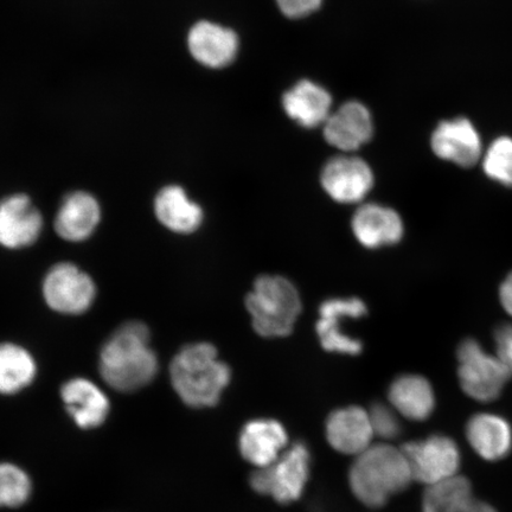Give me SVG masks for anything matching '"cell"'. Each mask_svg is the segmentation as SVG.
<instances>
[{
  "label": "cell",
  "mask_w": 512,
  "mask_h": 512,
  "mask_svg": "<svg viewBox=\"0 0 512 512\" xmlns=\"http://www.w3.org/2000/svg\"><path fill=\"white\" fill-rule=\"evenodd\" d=\"M99 369L108 386L123 393L136 392L155 379L158 358L147 326L140 322L121 325L102 347Z\"/></svg>",
  "instance_id": "6da1fadb"
},
{
  "label": "cell",
  "mask_w": 512,
  "mask_h": 512,
  "mask_svg": "<svg viewBox=\"0 0 512 512\" xmlns=\"http://www.w3.org/2000/svg\"><path fill=\"white\" fill-rule=\"evenodd\" d=\"M172 387L185 405L194 408L213 407L232 380V371L220 361L214 345H187L172 360Z\"/></svg>",
  "instance_id": "7a4b0ae2"
},
{
  "label": "cell",
  "mask_w": 512,
  "mask_h": 512,
  "mask_svg": "<svg viewBox=\"0 0 512 512\" xmlns=\"http://www.w3.org/2000/svg\"><path fill=\"white\" fill-rule=\"evenodd\" d=\"M350 486L358 501L380 508L393 495L413 482L412 472L401 448L371 445L355 459L350 469Z\"/></svg>",
  "instance_id": "3957f363"
},
{
  "label": "cell",
  "mask_w": 512,
  "mask_h": 512,
  "mask_svg": "<svg viewBox=\"0 0 512 512\" xmlns=\"http://www.w3.org/2000/svg\"><path fill=\"white\" fill-rule=\"evenodd\" d=\"M246 307L256 334L265 338L286 337L302 312V299L290 280L280 275H262L248 293Z\"/></svg>",
  "instance_id": "277c9868"
},
{
  "label": "cell",
  "mask_w": 512,
  "mask_h": 512,
  "mask_svg": "<svg viewBox=\"0 0 512 512\" xmlns=\"http://www.w3.org/2000/svg\"><path fill=\"white\" fill-rule=\"evenodd\" d=\"M458 376L463 392L472 400L488 403L501 396L511 375L497 355H490L473 338L459 344Z\"/></svg>",
  "instance_id": "5b68a950"
},
{
  "label": "cell",
  "mask_w": 512,
  "mask_h": 512,
  "mask_svg": "<svg viewBox=\"0 0 512 512\" xmlns=\"http://www.w3.org/2000/svg\"><path fill=\"white\" fill-rule=\"evenodd\" d=\"M310 452L302 443L292 445L275 462L256 470L251 477L258 494L271 496L279 503H291L303 495L310 475Z\"/></svg>",
  "instance_id": "8992f818"
},
{
  "label": "cell",
  "mask_w": 512,
  "mask_h": 512,
  "mask_svg": "<svg viewBox=\"0 0 512 512\" xmlns=\"http://www.w3.org/2000/svg\"><path fill=\"white\" fill-rule=\"evenodd\" d=\"M411 469L413 480L430 486L458 476L462 453L453 439L435 434L401 447Z\"/></svg>",
  "instance_id": "52a82bcc"
},
{
  "label": "cell",
  "mask_w": 512,
  "mask_h": 512,
  "mask_svg": "<svg viewBox=\"0 0 512 512\" xmlns=\"http://www.w3.org/2000/svg\"><path fill=\"white\" fill-rule=\"evenodd\" d=\"M43 297L51 310L62 315H81L93 305L94 281L78 266L62 262L47 273L43 281Z\"/></svg>",
  "instance_id": "ba28073f"
},
{
  "label": "cell",
  "mask_w": 512,
  "mask_h": 512,
  "mask_svg": "<svg viewBox=\"0 0 512 512\" xmlns=\"http://www.w3.org/2000/svg\"><path fill=\"white\" fill-rule=\"evenodd\" d=\"M367 312V306L360 298L330 299L320 305L316 331L323 349L342 355L361 354L362 342L345 335L342 325L345 319L361 318Z\"/></svg>",
  "instance_id": "9c48e42d"
},
{
  "label": "cell",
  "mask_w": 512,
  "mask_h": 512,
  "mask_svg": "<svg viewBox=\"0 0 512 512\" xmlns=\"http://www.w3.org/2000/svg\"><path fill=\"white\" fill-rule=\"evenodd\" d=\"M322 185L332 200L358 203L373 189L374 175L370 166L357 157H336L324 166Z\"/></svg>",
  "instance_id": "30bf717a"
},
{
  "label": "cell",
  "mask_w": 512,
  "mask_h": 512,
  "mask_svg": "<svg viewBox=\"0 0 512 512\" xmlns=\"http://www.w3.org/2000/svg\"><path fill=\"white\" fill-rule=\"evenodd\" d=\"M42 229V215L27 195H12L0 202V246L21 249L34 245Z\"/></svg>",
  "instance_id": "8fae6325"
},
{
  "label": "cell",
  "mask_w": 512,
  "mask_h": 512,
  "mask_svg": "<svg viewBox=\"0 0 512 512\" xmlns=\"http://www.w3.org/2000/svg\"><path fill=\"white\" fill-rule=\"evenodd\" d=\"M373 118L366 106L349 101L330 114L324 124L326 142L341 151H356L373 136Z\"/></svg>",
  "instance_id": "7c38bea8"
},
{
  "label": "cell",
  "mask_w": 512,
  "mask_h": 512,
  "mask_svg": "<svg viewBox=\"0 0 512 512\" xmlns=\"http://www.w3.org/2000/svg\"><path fill=\"white\" fill-rule=\"evenodd\" d=\"M432 149L439 158L462 168H471L482 156V140L465 118L444 121L432 136Z\"/></svg>",
  "instance_id": "4fadbf2b"
},
{
  "label": "cell",
  "mask_w": 512,
  "mask_h": 512,
  "mask_svg": "<svg viewBox=\"0 0 512 512\" xmlns=\"http://www.w3.org/2000/svg\"><path fill=\"white\" fill-rule=\"evenodd\" d=\"M188 47L197 62L219 69L235 60L239 51V37L233 30L202 21L191 28Z\"/></svg>",
  "instance_id": "5bb4252c"
},
{
  "label": "cell",
  "mask_w": 512,
  "mask_h": 512,
  "mask_svg": "<svg viewBox=\"0 0 512 512\" xmlns=\"http://www.w3.org/2000/svg\"><path fill=\"white\" fill-rule=\"evenodd\" d=\"M374 437L369 412L361 407L337 409L326 421V438L338 452L358 456L368 450Z\"/></svg>",
  "instance_id": "9a60e30c"
},
{
  "label": "cell",
  "mask_w": 512,
  "mask_h": 512,
  "mask_svg": "<svg viewBox=\"0 0 512 512\" xmlns=\"http://www.w3.org/2000/svg\"><path fill=\"white\" fill-rule=\"evenodd\" d=\"M351 226L357 241L370 249L396 245L405 232L401 217L395 210L375 203L358 208Z\"/></svg>",
  "instance_id": "2e32d148"
},
{
  "label": "cell",
  "mask_w": 512,
  "mask_h": 512,
  "mask_svg": "<svg viewBox=\"0 0 512 512\" xmlns=\"http://www.w3.org/2000/svg\"><path fill=\"white\" fill-rule=\"evenodd\" d=\"M287 433L280 422L272 419L249 421L240 434L242 457L262 469L272 465L286 450Z\"/></svg>",
  "instance_id": "e0dca14e"
},
{
  "label": "cell",
  "mask_w": 512,
  "mask_h": 512,
  "mask_svg": "<svg viewBox=\"0 0 512 512\" xmlns=\"http://www.w3.org/2000/svg\"><path fill=\"white\" fill-rule=\"evenodd\" d=\"M101 220L99 202L85 191H75L64 198L55 217V230L69 242H82L93 235Z\"/></svg>",
  "instance_id": "ac0fdd59"
},
{
  "label": "cell",
  "mask_w": 512,
  "mask_h": 512,
  "mask_svg": "<svg viewBox=\"0 0 512 512\" xmlns=\"http://www.w3.org/2000/svg\"><path fill=\"white\" fill-rule=\"evenodd\" d=\"M61 398L75 424L83 430L101 426L110 413L107 395L87 379H73L64 383Z\"/></svg>",
  "instance_id": "d6986e66"
},
{
  "label": "cell",
  "mask_w": 512,
  "mask_h": 512,
  "mask_svg": "<svg viewBox=\"0 0 512 512\" xmlns=\"http://www.w3.org/2000/svg\"><path fill=\"white\" fill-rule=\"evenodd\" d=\"M466 438L472 450L488 462H499L512 451V427L503 416L479 413L467 421Z\"/></svg>",
  "instance_id": "ffe728a7"
},
{
  "label": "cell",
  "mask_w": 512,
  "mask_h": 512,
  "mask_svg": "<svg viewBox=\"0 0 512 512\" xmlns=\"http://www.w3.org/2000/svg\"><path fill=\"white\" fill-rule=\"evenodd\" d=\"M331 105L330 93L309 80L298 82L283 98L288 117L306 128L324 125L330 117Z\"/></svg>",
  "instance_id": "44dd1931"
},
{
  "label": "cell",
  "mask_w": 512,
  "mask_h": 512,
  "mask_svg": "<svg viewBox=\"0 0 512 512\" xmlns=\"http://www.w3.org/2000/svg\"><path fill=\"white\" fill-rule=\"evenodd\" d=\"M422 512H497L473 494L470 480L456 476L430 486L422 501Z\"/></svg>",
  "instance_id": "7402d4cb"
},
{
  "label": "cell",
  "mask_w": 512,
  "mask_h": 512,
  "mask_svg": "<svg viewBox=\"0 0 512 512\" xmlns=\"http://www.w3.org/2000/svg\"><path fill=\"white\" fill-rule=\"evenodd\" d=\"M157 219L165 228L177 234H191L201 227L203 210L192 202L187 192L178 185H169L159 191L155 200Z\"/></svg>",
  "instance_id": "603a6c76"
},
{
  "label": "cell",
  "mask_w": 512,
  "mask_h": 512,
  "mask_svg": "<svg viewBox=\"0 0 512 512\" xmlns=\"http://www.w3.org/2000/svg\"><path fill=\"white\" fill-rule=\"evenodd\" d=\"M389 401L396 412L409 420L424 421L435 408V394L430 381L420 375L398 377L390 386Z\"/></svg>",
  "instance_id": "cb8c5ba5"
},
{
  "label": "cell",
  "mask_w": 512,
  "mask_h": 512,
  "mask_svg": "<svg viewBox=\"0 0 512 512\" xmlns=\"http://www.w3.org/2000/svg\"><path fill=\"white\" fill-rule=\"evenodd\" d=\"M35 358L27 349L14 343L0 344V394L22 392L35 380Z\"/></svg>",
  "instance_id": "d4e9b609"
},
{
  "label": "cell",
  "mask_w": 512,
  "mask_h": 512,
  "mask_svg": "<svg viewBox=\"0 0 512 512\" xmlns=\"http://www.w3.org/2000/svg\"><path fill=\"white\" fill-rule=\"evenodd\" d=\"M31 480L21 467L0 464V508H17L28 501Z\"/></svg>",
  "instance_id": "484cf974"
},
{
  "label": "cell",
  "mask_w": 512,
  "mask_h": 512,
  "mask_svg": "<svg viewBox=\"0 0 512 512\" xmlns=\"http://www.w3.org/2000/svg\"><path fill=\"white\" fill-rule=\"evenodd\" d=\"M484 171L494 181L512 188V139L495 140L484 157Z\"/></svg>",
  "instance_id": "4316f807"
},
{
  "label": "cell",
  "mask_w": 512,
  "mask_h": 512,
  "mask_svg": "<svg viewBox=\"0 0 512 512\" xmlns=\"http://www.w3.org/2000/svg\"><path fill=\"white\" fill-rule=\"evenodd\" d=\"M374 434L384 440L394 439L401 432V425L393 408L376 403L369 411Z\"/></svg>",
  "instance_id": "83f0119b"
},
{
  "label": "cell",
  "mask_w": 512,
  "mask_h": 512,
  "mask_svg": "<svg viewBox=\"0 0 512 512\" xmlns=\"http://www.w3.org/2000/svg\"><path fill=\"white\" fill-rule=\"evenodd\" d=\"M494 337L496 355L512 376V324L499 325Z\"/></svg>",
  "instance_id": "f1b7e54d"
},
{
  "label": "cell",
  "mask_w": 512,
  "mask_h": 512,
  "mask_svg": "<svg viewBox=\"0 0 512 512\" xmlns=\"http://www.w3.org/2000/svg\"><path fill=\"white\" fill-rule=\"evenodd\" d=\"M323 0H277L279 9L290 18L309 16L322 5Z\"/></svg>",
  "instance_id": "f546056e"
},
{
  "label": "cell",
  "mask_w": 512,
  "mask_h": 512,
  "mask_svg": "<svg viewBox=\"0 0 512 512\" xmlns=\"http://www.w3.org/2000/svg\"><path fill=\"white\" fill-rule=\"evenodd\" d=\"M499 299H501L503 309L512 317V272L499 287Z\"/></svg>",
  "instance_id": "4dcf8cb0"
}]
</instances>
